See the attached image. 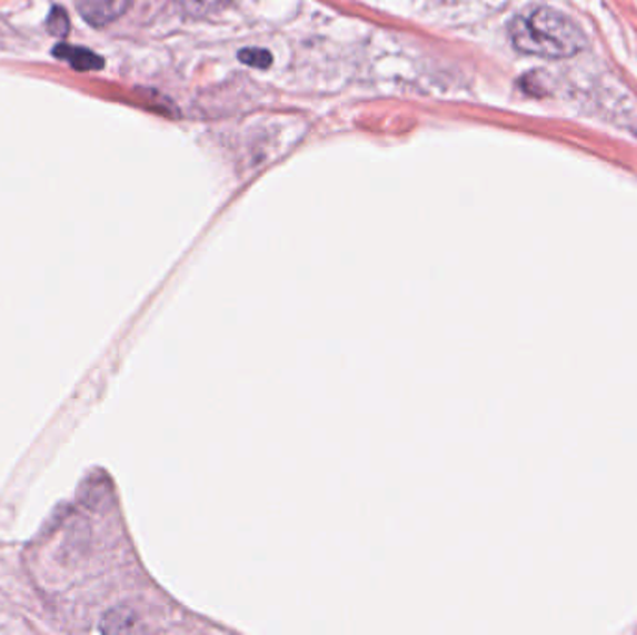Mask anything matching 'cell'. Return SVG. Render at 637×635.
<instances>
[{"label":"cell","mask_w":637,"mask_h":635,"mask_svg":"<svg viewBox=\"0 0 637 635\" xmlns=\"http://www.w3.org/2000/svg\"><path fill=\"white\" fill-rule=\"evenodd\" d=\"M517 51L546 60H565L580 54L587 38L580 24L556 8L537 7L520 13L509 24Z\"/></svg>","instance_id":"cell-1"},{"label":"cell","mask_w":637,"mask_h":635,"mask_svg":"<svg viewBox=\"0 0 637 635\" xmlns=\"http://www.w3.org/2000/svg\"><path fill=\"white\" fill-rule=\"evenodd\" d=\"M135 0H76V8L88 24L107 27L120 19Z\"/></svg>","instance_id":"cell-2"},{"label":"cell","mask_w":637,"mask_h":635,"mask_svg":"<svg viewBox=\"0 0 637 635\" xmlns=\"http://www.w3.org/2000/svg\"><path fill=\"white\" fill-rule=\"evenodd\" d=\"M52 54L60 60H66L77 71H98L104 66L103 58L84 47L63 46L62 43V46H57Z\"/></svg>","instance_id":"cell-3"},{"label":"cell","mask_w":637,"mask_h":635,"mask_svg":"<svg viewBox=\"0 0 637 635\" xmlns=\"http://www.w3.org/2000/svg\"><path fill=\"white\" fill-rule=\"evenodd\" d=\"M101 629H103V632H112V634H116V632H118V634H121V632H135V629H138V617L131 609L118 607V609L110 612L109 615L104 617Z\"/></svg>","instance_id":"cell-4"},{"label":"cell","mask_w":637,"mask_h":635,"mask_svg":"<svg viewBox=\"0 0 637 635\" xmlns=\"http://www.w3.org/2000/svg\"><path fill=\"white\" fill-rule=\"evenodd\" d=\"M231 0H185V8L187 12L198 18L209 16V13L219 12L222 8L228 7Z\"/></svg>","instance_id":"cell-5"},{"label":"cell","mask_w":637,"mask_h":635,"mask_svg":"<svg viewBox=\"0 0 637 635\" xmlns=\"http://www.w3.org/2000/svg\"><path fill=\"white\" fill-rule=\"evenodd\" d=\"M239 60L250 68L267 69L272 63V54L265 49H258V47H248V49L239 51Z\"/></svg>","instance_id":"cell-6"},{"label":"cell","mask_w":637,"mask_h":635,"mask_svg":"<svg viewBox=\"0 0 637 635\" xmlns=\"http://www.w3.org/2000/svg\"><path fill=\"white\" fill-rule=\"evenodd\" d=\"M47 30H49V34L58 36V38H63V36L68 34L69 18L63 8H52V12L49 13V19H47Z\"/></svg>","instance_id":"cell-7"}]
</instances>
